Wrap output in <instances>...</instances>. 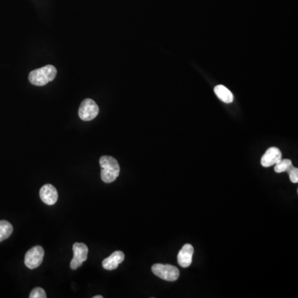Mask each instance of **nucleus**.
Masks as SVG:
<instances>
[{"label": "nucleus", "instance_id": "1", "mask_svg": "<svg viewBox=\"0 0 298 298\" xmlns=\"http://www.w3.org/2000/svg\"><path fill=\"white\" fill-rule=\"evenodd\" d=\"M99 165L101 167L102 181L105 183L116 181L120 172V167L116 158L110 156L101 157L99 159Z\"/></svg>", "mask_w": 298, "mask_h": 298}, {"label": "nucleus", "instance_id": "2", "mask_svg": "<svg viewBox=\"0 0 298 298\" xmlns=\"http://www.w3.org/2000/svg\"><path fill=\"white\" fill-rule=\"evenodd\" d=\"M57 76V69L52 65L43 66L32 70L28 76L29 82L34 86H45L48 82H52Z\"/></svg>", "mask_w": 298, "mask_h": 298}, {"label": "nucleus", "instance_id": "3", "mask_svg": "<svg viewBox=\"0 0 298 298\" xmlns=\"http://www.w3.org/2000/svg\"><path fill=\"white\" fill-rule=\"evenodd\" d=\"M152 271L154 275L167 282L177 280L180 276V271L175 266L170 265L156 264L152 267Z\"/></svg>", "mask_w": 298, "mask_h": 298}, {"label": "nucleus", "instance_id": "4", "mask_svg": "<svg viewBox=\"0 0 298 298\" xmlns=\"http://www.w3.org/2000/svg\"><path fill=\"white\" fill-rule=\"evenodd\" d=\"M99 111V106L93 99H84L80 106L79 117L83 121H91L96 118Z\"/></svg>", "mask_w": 298, "mask_h": 298}, {"label": "nucleus", "instance_id": "5", "mask_svg": "<svg viewBox=\"0 0 298 298\" xmlns=\"http://www.w3.org/2000/svg\"><path fill=\"white\" fill-rule=\"evenodd\" d=\"M73 252H74V257L70 262V266L72 270H77L87 259L88 247L83 243H74L73 244Z\"/></svg>", "mask_w": 298, "mask_h": 298}, {"label": "nucleus", "instance_id": "6", "mask_svg": "<svg viewBox=\"0 0 298 298\" xmlns=\"http://www.w3.org/2000/svg\"><path fill=\"white\" fill-rule=\"evenodd\" d=\"M44 250L43 247L35 246L27 251L25 255V265L30 269H36L43 263Z\"/></svg>", "mask_w": 298, "mask_h": 298}, {"label": "nucleus", "instance_id": "7", "mask_svg": "<svg viewBox=\"0 0 298 298\" xmlns=\"http://www.w3.org/2000/svg\"><path fill=\"white\" fill-rule=\"evenodd\" d=\"M282 159V153L278 147H269L261 158V165L265 167L275 165Z\"/></svg>", "mask_w": 298, "mask_h": 298}, {"label": "nucleus", "instance_id": "8", "mask_svg": "<svg viewBox=\"0 0 298 298\" xmlns=\"http://www.w3.org/2000/svg\"><path fill=\"white\" fill-rule=\"evenodd\" d=\"M40 198L48 206L54 205L58 199L57 189L51 184H46L40 189Z\"/></svg>", "mask_w": 298, "mask_h": 298}, {"label": "nucleus", "instance_id": "9", "mask_svg": "<svg viewBox=\"0 0 298 298\" xmlns=\"http://www.w3.org/2000/svg\"><path fill=\"white\" fill-rule=\"evenodd\" d=\"M193 253H194V248L192 244H185L181 248V250L179 252L178 256H177L179 265L184 269L190 266L192 263Z\"/></svg>", "mask_w": 298, "mask_h": 298}, {"label": "nucleus", "instance_id": "10", "mask_svg": "<svg viewBox=\"0 0 298 298\" xmlns=\"http://www.w3.org/2000/svg\"><path fill=\"white\" fill-rule=\"evenodd\" d=\"M124 253L122 251H116L109 257L103 260L102 266L106 270H115L124 261Z\"/></svg>", "mask_w": 298, "mask_h": 298}, {"label": "nucleus", "instance_id": "11", "mask_svg": "<svg viewBox=\"0 0 298 298\" xmlns=\"http://www.w3.org/2000/svg\"><path fill=\"white\" fill-rule=\"evenodd\" d=\"M214 91H215L217 97L226 104H231L234 100V95H233L232 92L228 88H226L225 86L219 85V86H215Z\"/></svg>", "mask_w": 298, "mask_h": 298}, {"label": "nucleus", "instance_id": "12", "mask_svg": "<svg viewBox=\"0 0 298 298\" xmlns=\"http://www.w3.org/2000/svg\"><path fill=\"white\" fill-rule=\"evenodd\" d=\"M14 231L13 226L6 220H0V242L7 240Z\"/></svg>", "mask_w": 298, "mask_h": 298}, {"label": "nucleus", "instance_id": "13", "mask_svg": "<svg viewBox=\"0 0 298 298\" xmlns=\"http://www.w3.org/2000/svg\"><path fill=\"white\" fill-rule=\"evenodd\" d=\"M292 167V163L290 159H281L277 164H275L274 171L277 173H282V172H288V170Z\"/></svg>", "mask_w": 298, "mask_h": 298}, {"label": "nucleus", "instance_id": "14", "mask_svg": "<svg viewBox=\"0 0 298 298\" xmlns=\"http://www.w3.org/2000/svg\"><path fill=\"white\" fill-rule=\"evenodd\" d=\"M30 298H46L47 297V295H46V292L43 288L41 287H36V288H34L32 291H31V293L29 295Z\"/></svg>", "mask_w": 298, "mask_h": 298}, {"label": "nucleus", "instance_id": "15", "mask_svg": "<svg viewBox=\"0 0 298 298\" xmlns=\"http://www.w3.org/2000/svg\"><path fill=\"white\" fill-rule=\"evenodd\" d=\"M288 174H289L290 180L292 183L298 182V169L296 167H294L293 166L288 170Z\"/></svg>", "mask_w": 298, "mask_h": 298}, {"label": "nucleus", "instance_id": "16", "mask_svg": "<svg viewBox=\"0 0 298 298\" xmlns=\"http://www.w3.org/2000/svg\"><path fill=\"white\" fill-rule=\"evenodd\" d=\"M93 298H103V296L101 295H99V296H93Z\"/></svg>", "mask_w": 298, "mask_h": 298}]
</instances>
